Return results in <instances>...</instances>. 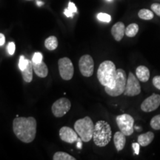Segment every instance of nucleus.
<instances>
[{
  "mask_svg": "<svg viewBox=\"0 0 160 160\" xmlns=\"http://www.w3.org/2000/svg\"><path fill=\"white\" fill-rule=\"evenodd\" d=\"M13 130L20 141L25 143L31 142L37 134V120L32 117H17L13 122Z\"/></svg>",
  "mask_w": 160,
  "mask_h": 160,
  "instance_id": "1",
  "label": "nucleus"
},
{
  "mask_svg": "<svg viewBox=\"0 0 160 160\" xmlns=\"http://www.w3.org/2000/svg\"><path fill=\"white\" fill-rule=\"evenodd\" d=\"M97 78L100 83L105 87H114L117 78V68L112 61L106 60L100 64L97 71Z\"/></svg>",
  "mask_w": 160,
  "mask_h": 160,
  "instance_id": "2",
  "label": "nucleus"
},
{
  "mask_svg": "<svg viewBox=\"0 0 160 160\" xmlns=\"http://www.w3.org/2000/svg\"><path fill=\"white\" fill-rule=\"evenodd\" d=\"M112 137L111 126L107 122L100 120L94 125L93 139L98 147H105L110 142Z\"/></svg>",
  "mask_w": 160,
  "mask_h": 160,
  "instance_id": "3",
  "label": "nucleus"
},
{
  "mask_svg": "<svg viewBox=\"0 0 160 160\" xmlns=\"http://www.w3.org/2000/svg\"><path fill=\"white\" fill-rule=\"evenodd\" d=\"M74 128L79 137L85 142H90L93 138L94 125L89 117L78 119L74 124Z\"/></svg>",
  "mask_w": 160,
  "mask_h": 160,
  "instance_id": "4",
  "label": "nucleus"
},
{
  "mask_svg": "<svg viewBox=\"0 0 160 160\" xmlns=\"http://www.w3.org/2000/svg\"><path fill=\"white\" fill-rule=\"evenodd\" d=\"M126 82H127V76H126L125 71L122 68L117 69V78H116L114 87L112 88L105 87V91L109 96L118 97L124 93Z\"/></svg>",
  "mask_w": 160,
  "mask_h": 160,
  "instance_id": "5",
  "label": "nucleus"
},
{
  "mask_svg": "<svg viewBox=\"0 0 160 160\" xmlns=\"http://www.w3.org/2000/svg\"><path fill=\"white\" fill-rule=\"evenodd\" d=\"M117 125L119 127L120 131L125 136H131L133 134V125H134V119L131 117V115L124 114L117 116L116 118Z\"/></svg>",
  "mask_w": 160,
  "mask_h": 160,
  "instance_id": "6",
  "label": "nucleus"
},
{
  "mask_svg": "<svg viewBox=\"0 0 160 160\" xmlns=\"http://www.w3.org/2000/svg\"><path fill=\"white\" fill-rule=\"evenodd\" d=\"M59 74L64 80H71L74 73L73 63L68 57L61 58L58 61Z\"/></svg>",
  "mask_w": 160,
  "mask_h": 160,
  "instance_id": "7",
  "label": "nucleus"
},
{
  "mask_svg": "<svg viewBox=\"0 0 160 160\" xmlns=\"http://www.w3.org/2000/svg\"><path fill=\"white\" fill-rule=\"evenodd\" d=\"M141 92V86H140L139 79L135 77L133 73L130 72L128 77L127 78V82L124 94L128 97H134L139 95Z\"/></svg>",
  "mask_w": 160,
  "mask_h": 160,
  "instance_id": "8",
  "label": "nucleus"
},
{
  "mask_svg": "<svg viewBox=\"0 0 160 160\" xmlns=\"http://www.w3.org/2000/svg\"><path fill=\"white\" fill-rule=\"evenodd\" d=\"M71 103L67 98H60L52 105L51 110L53 114L56 117H62L70 111Z\"/></svg>",
  "mask_w": 160,
  "mask_h": 160,
  "instance_id": "9",
  "label": "nucleus"
},
{
  "mask_svg": "<svg viewBox=\"0 0 160 160\" xmlns=\"http://www.w3.org/2000/svg\"><path fill=\"white\" fill-rule=\"evenodd\" d=\"M79 68L80 72L84 77H91L94 69V62L92 57L88 54L81 57L79 61Z\"/></svg>",
  "mask_w": 160,
  "mask_h": 160,
  "instance_id": "10",
  "label": "nucleus"
},
{
  "mask_svg": "<svg viewBox=\"0 0 160 160\" xmlns=\"http://www.w3.org/2000/svg\"><path fill=\"white\" fill-rule=\"evenodd\" d=\"M160 105V95L153 93L142 102L141 109L144 112H151L157 110Z\"/></svg>",
  "mask_w": 160,
  "mask_h": 160,
  "instance_id": "11",
  "label": "nucleus"
},
{
  "mask_svg": "<svg viewBox=\"0 0 160 160\" xmlns=\"http://www.w3.org/2000/svg\"><path fill=\"white\" fill-rule=\"evenodd\" d=\"M78 136L79 135H78L77 131L69 127H65H65L61 128V129L59 130L60 139L67 143H74L75 142L77 141Z\"/></svg>",
  "mask_w": 160,
  "mask_h": 160,
  "instance_id": "12",
  "label": "nucleus"
},
{
  "mask_svg": "<svg viewBox=\"0 0 160 160\" xmlns=\"http://www.w3.org/2000/svg\"><path fill=\"white\" fill-rule=\"evenodd\" d=\"M111 33L116 41H121L124 35L125 34V26L124 25V23L122 22L116 23L112 27Z\"/></svg>",
  "mask_w": 160,
  "mask_h": 160,
  "instance_id": "13",
  "label": "nucleus"
},
{
  "mask_svg": "<svg viewBox=\"0 0 160 160\" xmlns=\"http://www.w3.org/2000/svg\"><path fill=\"white\" fill-rule=\"evenodd\" d=\"M126 136L122 132L117 131L116 132L114 137H113V142L117 151H121L125 147L126 143Z\"/></svg>",
  "mask_w": 160,
  "mask_h": 160,
  "instance_id": "14",
  "label": "nucleus"
},
{
  "mask_svg": "<svg viewBox=\"0 0 160 160\" xmlns=\"http://www.w3.org/2000/svg\"><path fill=\"white\" fill-rule=\"evenodd\" d=\"M136 76L139 81L142 82H146L150 79V71L149 69L146 66L140 65L137 67L136 70Z\"/></svg>",
  "mask_w": 160,
  "mask_h": 160,
  "instance_id": "15",
  "label": "nucleus"
},
{
  "mask_svg": "<svg viewBox=\"0 0 160 160\" xmlns=\"http://www.w3.org/2000/svg\"><path fill=\"white\" fill-rule=\"evenodd\" d=\"M33 71L37 76L40 78H45L48 73V69L47 65L44 62H41L39 63H33Z\"/></svg>",
  "mask_w": 160,
  "mask_h": 160,
  "instance_id": "16",
  "label": "nucleus"
},
{
  "mask_svg": "<svg viewBox=\"0 0 160 160\" xmlns=\"http://www.w3.org/2000/svg\"><path fill=\"white\" fill-rule=\"evenodd\" d=\"M153 139H154V133L151 131H148L147 133L140 134L138 137V142L140 146L145 147L150 145L153 142Z\"/></svg>",
  "mask_w": 160,
  "mask_h": 160,
  "instance_id": "17",
  "label": "nucleus"
},
{
  "mask_svg": "<svg viewBox=\"0 0 160 160\" xmlns=\"http://www.w3.org/2000/svg\"><path fill=\"white\" fill-rule=\"evenodd\" d=\"M33 62L31 61H29L27 67L23 71H22V78L26 82H31L33 79Z\"/></svg>",
  "mask_w": 160,
  "mask_h": 160,
  "instance_id": "18",
  "label": "nucleus"
},
{
  "mask_svg": "<svg viewBox=\"0 0 160 160\" xmlns=\"http://www.w3.org/2000/svg\"><path fill=\"white\" fill-rule=\"evenodd\" d=\"M45 48L49 51H54L58 47L57 38L54 36H51L45 39Z\"/></svg>",
  "mask_w": 160,
  "mask_h": 160,
  "instance_id": "19",
  "label": "nucleus"
},
{
  "mask_svg": "<svg viewBox=\"0 0 160 160\" xmlns=\"http://www.w3.org/2000/svg\"><path fill=\"white\" fill-rule=\"evenodd\" d=\"M139 31V25L136 23H132L125 28V35L128 37H134Z\"/></svg>",
  "mask_w": 160,
  "mask_h": 160,
  "instance_id": "20",
  "label": "nucleus"
},
{
  "mask_svg": "<svg viewBox=\"0 0 160 160\" xmlns=\"http://www.w3.org/2000/svg\"><path fill=\"white\" fill-rule=\"evenodd\" d=\"M53 160H76L75 157H72L68 153H65V152L59 151L57 152L54 153L53 157Z\"/></svg>",
  "mask_w": 160,
  "mask_h": 160,
  "instance_id": "21",
  "label": "nucleus"
},
{
  "mask_svg": "<svg viewBox=\"0 0 160 160\" xmlns=\"http://www.w3.org/2000/svg\"><path fill=\"white\" fill-rule=\"evenodd\" d=\"M138 16L143 20H151L153 18V13L148 9H142L138 13Z\"/></svg>",
  "mask_w": 160,
  "mask_h": 160,
  "instance_id": "22",
  "label": "nucleus"
},
{
  "mask_svg": "<svg viewBox=\"0 0 160 160\" xmlns=\"http://www.w3.org/2000/svg\"><path fill=\"white\" fill-rule=\"evenodd\" d=\"M151 127L154 130H160V115L153 117L151 120Z\"/></svg>",
  "mask_w": 160,
  "mask_h": 160,
  "instance_id": "23",
  "label": "nucleus"
},
{
  "mask_svg": "<svg viewBox=\"0 0 160 160\" xmlns=\"http://www.w3.org/2000/svg\"><path fill=\"white\" fill-rule=\"evenodd\" d=\"M97 19L101 22H110L111 21V17L108 13H99L97 15Z\"/></svg>",
  "mask_w": 160,
  "mask_h": 160,
  "instance_id": "24",
  "label": "nucleus"
},
{
  "mask_svg": "<svg viewBox=\"0 0 160 160\" xmlns=\"http://www.w3.org/2000/svg\"><path fill=\"white\" fill-rule=\"evenodd\" d=\"M30 60L25 59L24 56H21L19 58V68L20 69V71H23L24 69L27 67V65H28Z\"/></svg>",
  "mask_w": 160,
  "mask_h": 160,
  "instance_id": "25",
  "label": "nucleus"
},
{
  "mask_svg": "<svg viewBox=\"0 0 160 160\" xmlns=\"http://www.w3.org/2000/svg\"><path fill=\"white\" fill-rule=\"evenodd\" d=\"M43 56L40 52H36L32 57V62L33 63H39L42 62Z\"/></svg>",
  "mask_w": 160,
  "mask_h": 160,
  "instance_id": "26",
  "label": "nucleus"
},
{
  "mask_svg": "<svg viewBox=\"0 0 160 160\" xmlns=\"http://www.w3.org/2000/svg\"><path fill=\"white\" fill-rule=\"evenodd\" d=\"M15 49H16L15 43L13 42H9L8 45L7 50L10 55H13V53H15Z\"/></svg>",
  "mask_w": 160,
  "mask_h": 160,
  "instance_id": "27",
  "label": "nucleus"
},
{
  "mask_svg": "<svg viewBox=\"0 0 160 160\" xmlns=\"http://www.w3.org/2000/svg\"><path fill=\"white\" fill-rule=\"evenodd\" d=\"M151 9L157 16L160 17V4L153 3L151 5Z\"/></svg>",
  "mask_w": 160,
  "mask_h": 160,
  "instance_id": "28",
  "label": "nucleus"
},
{
  "mask_svg": "<svg viewBox=\"0 0 160 160\" xmlns=\"http://www.w3.org/2000/svg\"><path fill=\"white\" fill-rule=\"evenodd\" d=\"M153 85L157 88V89L160 90V76H156L153 79Z\"/></svg>",
  "mask_w": 160,
  "mask_h": 160,
  "instance_id": "29",
  "label": "nucleus"
},
{
  "mask_svg": "<svg viewBox=\"0 0 160 160\" xmlns=\"http://www.w3.org/2000/svg\"><path fill=\"white\" fill-rule=\"evenodd\" d=\"M68 9L71 12H72L73 13H77V6L75 5L74 3L71 2H70L68 3Z\"/></svg>",
  "mask_w": 160,
  "mask_h": 160,
  "instance_id": "30",
  "label": "nucleus"
},
{
  "mask_svg": "<svg viewBox=\"0 0 160 160\" xmlns=\"http://www.w3.org/2000/svg\"><path fill=\"white\" fill-rule=\"evenodd\" d=\"M132 147H133V151H134V153L137 155H139V148H140V145L139 142H134L132 144Z\"/></svg>",
  "mask_w": 160,
  "mask_h": 160,
  "instance_id": "31",
  "label": "nucleus"
},
{
  "mask_svg": "<svg viewBox=\"0 0 160 160\" xmlns=\"http://www.w3.org/2000/svg\"><path fill=\"white\" fill-rule=\"evenodd\" d=\"M64 13H65V15L67 17H71V18H72V17H73V13H72V12L70 11L68 9V8H66V9L65 10V11H64Z\"/></svg>",
  "mask_w": 160,
  "mask_h": 160,
  "instance_id": "32",
  "label": "nucleus"
},
{
  "mask_svg": "<svg viewBox=\"0 0 160 160\" xmlns=\"http://www.w3.org/2000/svg\"><path fill=\"white\" fill-rule=\"evenodd\" d=\"M5 43V37L3 33H0V46L3 45Z\"/></svg>",
  "mask_w": 160,
  "mask_h": 160,
  "instance_id": "33",
  "label": "nucleus"
},
{
  "mask_svg": "<svg viewBox=\"0 0 160 160\" xmlns=\"http://www.w3.org/2000/svg\"><path fill=\"white\" fill-rule=\"evenodd\" d=\"M82 140L81 138H80V137L78 138V139H77V148L82 149Z\"/></svg>",
  "mask_w": 160,
  "mask_h": 160,
  "instance_id": "34",
  "label": "nucleus"
},
{
  "mask_svg": "<svg viewBox=\"0 0 160 160\" xmlns=\"http://www.w3.org/2000/svg\"><path fill=\"white\" fill-rule=\"evenodd\" d=\"M37 4L38 6H42V5H44V3L41 1H37Z\"/></svg>",
  "mask_w": 160,
  "mask_h": 160,
  "instance_id": "35",
  "label": "nucleus"
},
{
  "mask_svg": "<svg viewBox=\"0 0 160 160\" xmlns=\"http://www.w3.org/2000/svg\"><path fill=\"white\" fill-rule=\"evenodd\" d=\"M107 1H108V2H111L112 0H107Z\"/></svg>",
  "mask_w": 160,
  "mask_h": 160,
  "instance_id": "36",
  "label": "nucleus"
},
{
  "mask_svg": "<svg viewBox=\"0 0 160 160\" xmlns=\"http://www.w3.org/2000/svg\"><path fill=\"white\" fill-rule=\"evenodd\" d=\"M28 1H30V0H28Z\"/></svg>",
  "mask_w": 160,
  "mask_h": 160,
  "instance_id": "37",
  "label": "nucleus"
}]
</instances>
